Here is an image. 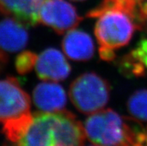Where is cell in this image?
I'll return each mask as SVG.
<instances>
[{
    "mask_svg": "<svg viewBox=\"0 0 147 146\" xmlns=\"http://www.w3.org/2000/svg\"><path fill=\"white\" fill-rule=\"evenodd\" d=\"M38 18L39 22L60 34L74 29L82 20L76 7L66 0H44Z\"/></svg>",
    "mask_w": 147,
    "mask_h": 146,
    "instance_id": "5",
    "label": "cell"
},
{
    "mask_svg": "<svg viewBox=\"0 0 147 146\" xmlns=\"http://www.w3.org/2000/svg\"><path fill=\"white\" fill-rule=\"evenodd\" d=\"M44 0H0V13L28 26L39 23L38 12Z\"/></svg>",
    "mask_w": 147,
    "mask_h": 146,
    "instance_id": "9",
    "label": "cell"
},
{
    "mask_svg": "<svg viewBox=\"0 0 147 146\" xmlns=\"http://www.w3.org/2000/svg\"><path fill=\"white\" fill-rule=\"evenodd\" d=\"M121 69L130 76L147 74V39L142 40L136 48L123 58Z\"/></svg>",
    "mask_w": 147,
    "mask_h": 146,
    "instance_id": "12",
    "label": "cell"
},
{
    "mask_svg": "<svg viewBox=\"0 0 147 146\" xmlns=\"http://www.w3.org/2000/svg\"><path fill=\"white\" fill-rule=\"evenodd\" d=\"M34 68L40 79L54 82L66 79L71 71L64 55L54 48H47L37 56Z\"/></svg>",
    "mask_w": 147,
    "mask_h": 146,
    "instance_id": "7",
    "label": "cell"
},
{
    "mask_svg": "<svg viewBox=\"0 0 147 146\" xmlns=\"http://www.w3.org/2000/svg\"><path fill=\"white\" fill-rule=\"evenodd\" d=\"M71 102L78 111L92 114L102 110L110 98V86L95 73H85L75 80L69 87Z\"/></svg>",
    "mask_w": 147,
    "mask_h": 146,
    "instance_id": "4",
    "label": "cell"
},
{
    "mask_svg": "<svg viewBox=\"0 0 147 146\" xmlns=\"http://www.w3.org/2000/svg\"><path fill=\"white\" fill-rule=\"evenodd\" d=\"M34 103L41 112L54 113L64 110L67 104V95L63 87L58 83L43 82L33 91Z\"/></svg>",
    "mask_w": 147,
    "mask_h": 146,
    "instance_id": "8",
    "label": "cell"
},
{
    "mask_svg": "<svg viewBox=\"0 0 147 146\" xmlns=\"http://www.w3.org/2000/svg\"><path fill=\"white\" fill-rule=\"evenodd\" d=\"M146 22H147V20H146Z\"/></svg>",
    "mask_w": 147,
    "mask_h": 146,
    "instance_id": "19",
    "label": "cell"
},
{
    "mask_svg": "<svg viewBox=\"0 0 147 146\" xmlns=\"http://www.w3.org/2000/svg\"><path fill=\"white\" fill-rule=\"evenodd\" d=\"M127 108L133 118L147 122V89H140L133 93L128 101Z\"/></svg>",
    "mask_w": 147,
    "mask_h": 146,
    "instance_id": "13",
    "label": "cell"
},
{
    "mask_svg": "<svg viewBox=\"0 0 147 146\" xmlns=\"http://www.w3.org/2000/svg\"><path fill=\"white\" fill-rule=\"evenodd\" d=\"M84 126L67 110L33 114L20 145H82L86 140Z\"/></svg>",
    "mask_w": 147,
    "mask_h": 146,
    "instance_id": "1",
    "label": "cell"
},
{
    "mask_svg": "<svg viewBox=\"0 0 147 146\" xmlns=\"http://www.w3.org/2000/svg\"><path fill=\"white\" fill-rule=\"evenodd\" d=\"M84 128L86 138L96 145L139 146L146 143V133L140 121L111 109L90 114Z\"/></svg>",
    "mask_w": 147,
    "mask_h": 146,
    "instance_id": "2",
    "label": "cell"
},
{
    "mask_svg": "<svg viewBox=\"0 0 147 146\" xmlns=\"http://www.w3.org/2000/svg\"><path fill=\"white\" fill-rule=\"evenodd\" d=\"M37 55L35 53L29 51L21 52L15 61V66L20 74H26L34 68L37 61Z\"/></svg>",
    "mask_w": 147,
    "mask_h": 146,
    "instance_id": "14",
    "label": "cell"
},
{
    "mask_svg": "<svg viewBox=\"0 0 147 146\" xmlns=\"http://www.w3.org/2000/svg\"><path fill=\"white\" fill-rule=\"evenodd\" d=\"M6 56L5 55V54L2 53L0 50V63H5V62Z\"/></svg>",
    "mask_w": 147,
    "mask_h": 146,
    "instance_id": "15",
    "label": "cell"
},
{
    "mask_svg": "<svg viewBox=\"0 0 147 146\" xmlns=\"http://www.w3.org/2000/svg\"><path fill=\"white\" fill-rule=\"evenodd\" d=\"M146 144H147V133H146Z\"/></svg>",
    "mask_w": 147,
    "mask_h": 146,
    "instance_id": "17",
    "label": "cell"
},
{
    "mask_svg": "<svg viewBox=\"0 0 147 146\" xmlns=\"http://www.w3.org/2000/svg\"><path fill=\"white\" fill-rule=\"evenodd\" d=\"M66 55L76 61H87L94 54V45L91 37L81 30L72 29L67 32L62 42Z\"/></svg>",
    "mask_w": 147,
    "mask_h": 146,
    "instance_id": "10",
    "label": "cell"
},
{
    "mask_svg": "<svg viewBox=\"0 0 147 146\" xmlns=\"http://www.w3.org/2000/svg\"><path fill=\"white\" fill-rule=\"evenodd\" d=\"M28 35L23 23L8 17L0 22V48L5 52H16L26 47Z\"/></svg>",
    "mask_w": 147,
    "mask_h": 146,
    "instance_id": "11",
    "label": "cell"
},
{
    "mask_svg": "<svg viewBox=\"0 0 147 146\" xmlns=\"http://www.w3.org/2000/svg\"><path fill=\"white\" fill-rule=\"evenodd\" d=\"M146 2H147V0H146Z\"/></svg>",
    "mask_w": 147,
    "mask_h": 146,
    "instance_id": "18",
    "label": "cell"
},
{
    "mask_svg": "<svg viewBox=\"0 0 147 146\" xmlns=\"http://www.w3.org/2000/svg\"><path fill=\"white\" fill-rule=\"evenodd\" d=\"M72 1H74V2H82V1H84V0H72Z\"/></svg>",
    "mask_w": 147,
    "mask_h": 146,
    "instance_id": "16",
    "label": "cell"
},
{
    "mask_svg": "<svg viewBox=\"0 0 147 146\" xmlns=\"http://www.w3.org/2000/svg\"><path fill=\"white\" fill-rule=\"evenodd\" d=\"M31 101L17 79L8 77L0 81V123L30 112Z\"/></svg>",
    "mask_w": 147,
    "mask_h": 146,
    "instance_id": "6",
    "label": "cell"
},
{
    "mask_svg": "<svg viewBox=\"0 0 147 146\" xmlns=\"http://www.w3.org/2000/svg\"><path fill=\"white\" fill-rule=\"evenodd\" d=\"M86 16L97 18L94 32L99 55L105 61H113L116 50L128 44L134 32L141 29L131 15L115 7H96Z\"/></svg>",
    "mask_w": 147,
    "mask_h": 146,
    "instance_id": "3",
    "label": "cell"
}]
</instances>
